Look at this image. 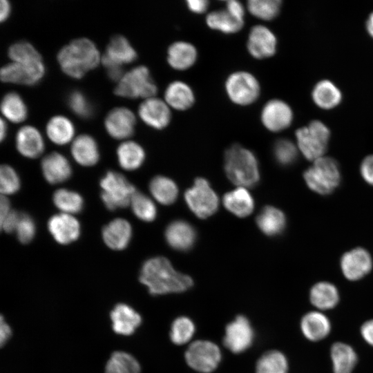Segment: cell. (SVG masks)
I'll list each match as a JSON object with an SVG mask.
<instances>
[{"instance_id": "db71d44e", "label": "cell", "mask_w": 373, "mask_h": 373, "mask_svg": "<svg viewBox=\"0 0 373 373\" xmlns=\"http://www.w3.org/2000/svg\"><path fill=\"white\" fill-rule=\"evenodd\" d=\"M360 334L364 341L373 347V318L365 321L361 325Z\"/></svg>"}, {"instance_id": "8992f818", "label": "cell", "mask_w": 373, "mask_h": 373, "mask_svg": "<svg viewBox=\"0 0 373 373\" xmlns=\"http://www.w3.org/2000/svg\"><path fill=\"white\" fill-rule=\"evenodd\" d=\"M157 88L145 66H136L123 75L114 88L118 96L137 98L154 97Z\"/></svg>"}, {"instance_id": "681fc988", "label": "cell", "mask_w": 373, "mask_h": 373, "mask_svg": "<svg viewBox=\"0 0 373 373\" xmlns=\"http://www.w3.org/2000/svg\"><path fill=\"white\" fill-rule=\"evenodd\" d=\"M15 231L21 243H29L35 234V224L32 218L28 214L21 213Z\"/></svg>"}, {"instance_id": "91938a15", "label": "cell", "mask_w": 373, "mask_h": 373, "mask_svg": "<svg viewBox=\"0 0 373 373\" xmlns=\"http://www.w3.org/2000/svg\"><path fill=\"white\" fill-rule=\"evenodd\" d=\"M365 28L369 35L373 38V12L370 13L366 21Z\"/></svg>"}, {"instance_id": "f5cc1de1", "label": "cell", "mask_w": 373, "mask_h": 373, "mask_svg": "<svg viewBox=\"0 0 373 373\" xmlns=\"http://www.w3.org/2000/svg\"><path fill=\"white\" fill-rule=\"evenodd\" d=\"M225 9L236 18L244 20L245 8L242 4L236 0H229L225 2Z\"/></svg>"}, {"instance_id": "9a60e30c", "label": "cell", "mask_w": 373, "mask_h": 373, "mask_svg": "<svg viewBox=\"0 0 373 373\" xmlns=\"http://www.w3.org/2000/svg\"><path fill=\"white\" fill-rule=\"evenodd\" d=\"M372 267L371 256L363 248H355L344 254L341 259L342 273L349 280L361 279L370 272Z\"/></svg>"}, {"instance_id": "7dc6e473", "label": "cell", "mask_w": 373, "mask_h": 373, "mask_svg": "<svg viewBox=\"0 0 373 373\" xmlns=\"http://www.w3.org/2000/svg\"><path fill=\"white\" fill-rule=\"evenodd\" d=\"M0 189L2 195L16 193L20 187V181L16 171L8 165H2L0 169Z\"/></svg>"}, {"instance_id": "4316f807", "label": "cell", "mask_w": 373, "mask_h": 373, "mask_svg": "<svg viewBox=\"0 0 373 373\" xmlns=\"http://www.w3.org/2000/svg\"><path fill=\"white\" fill-rule=\"evenodd\" d=\"M339 300L340 295L337 287L327 281L318 282L309 290V301L318 311L334 309Z\"/></svg>"}, {"instance_id": "3957f363", "label": "cell", "mask_w": 373, "mask_h": 373, "mask_svg": "<svg viewBox=\"0 0 373 373\" xmlns=\"http://www.w3.org/2000/svg\"><path fill=\"white\" fill-rule=\"evenodd\" d=\"M224 171L228 178L240 187H253L260 180L258 162L255 155L239 144H233L224 153Z\"/></svg>"}, {"instance_id": "44dd1931", "label": "cell", "mask_w": 373, "mask_h": 373, "mask_svg": "<svg viewBox=\"0 0 373 373\" xmlns=\"http://www.w3.org/2000/svg\"><path fill=\"white\" fill-rule=\"evenodd\" d=\"M165 238L171 247L178 251H188L196 240V231L189 222L178 220L171 222L165 231Z\"/></svg>"}, {"instance_id": "1f68e13d", "label": "cell", "mask_w": 373, "mask_h": 373, "mask_svg": "<svg viewBox=\"0 0 373 373\" xmlns=\"http://www.w3.org/2000/svg\"><path fill=\"white\" fill-rule=\"evenodd\" d=\"M222 202L228 211L241 218L251 214L254 207L252 196L244 187H239L227 193Z\"/></svg>"}, {"instance_id": "94428289", "label": "cell", "mask_w": 373, "mask_h": 373, "mask_svg": "<svg viewBox=\"0 0 373 373\" xmlns=\"http://www.w3.org/2000/svg\"><path fill=\"white\" fill-rule=\"evenodd\" d=\"M6 134V124L3 119H1L0 122V138L3 140Z\"/></svg>"}, {"instance_id": "ee69618b", "label": "cell", "mask_w": 373, "mask_h": 373, "mask_svg": "<svg viewBox=\"0 0 373 373\" xmlns=\"http://www.w3.org/2000/svg\"><path fill=\"white\" fill-rule=\"evenodd\" d=\"M273 153L278 164L289 166L297 160L298 149L291 140L282 138L274 143Z\"/></svg>"}, {"instance_id": "ffe728a7", "label": "cell", "mask_w": 373, "mask_h": 373, "mask_svg": "<svg viewBox=\"0 0 373 373\" xmlns=\"http://www.w3.org/2000/svg\"><path fill=\"white\" fill-rule=\"evenodd\" d=\"M300 328L305 338L312 342H318L328 336L331 332L332 324L323 312L316 309L302 316Z\"/></svg>"}, {"instance_id": "7c38bea8", "label": "cell", "mask_w": 373, "mask_h": 373, "mask_svg": "<svg viewBox=\"0 0 373 373\" xmlns=\"http://www.w3.org/2000/svg\"><path fill=\"white\" fill-rule=\"evenodd\" d=\"M254 339V329L244 316H238L226 327L224 345L235 354L247 350L252 345Z\"/></svg>"}, {"instance_id": "9c48e42d", "label": "cell", "mask_w": 373, "mask_h": 373, "mask_svg": "<svg viewBox=\"0 0 373 373\" xmlns=\"http://www.w3.org/2000/svg\"><path fill=\"white\" fill-rule=\"evenodd\" d=\"M225 90L232 102L247 106L258 98L260 86L257 79L250 73L236 71L227 77Z\"/></svg>"}, {"instance_id": "ba28073f", "label": "cell", "mask_w": 373, "mask_h": 373, "mask_svg": "<svg viewBox=\"0 0 373 373\" xmlns=\"http://www.w3.org/2000/svg\"><path fill=\"white\" fill-rule=\"evenodd\" d=\"M184 198L190 210L202 219L213 215L219 204L217 194L209 182L202 178H197L193 186L186 191Z\"/></svg>"}, {"instance_id": "4fadbf2b", "label": "cell", "mask_w": 373, "mask_h": 373, "mask_svg": "<svg viewBox=\"0 0 373 373\" xmlns=\"http://www.w3.org/2000/svg\"><path fill=\"white\" fill-rule=\"evenodd\" d=\"M294 114L289 105L283 100L274 99L263 106L260 119L263 126L272 132H279L292 123Z\"/></svg>"}, {"instance_id": "277c9868", "label": "cell", "mask_w": 373, "mask_h": 373, "mask_svg": "<svg viewBox=\"0 0 373 373\" xmlns=\"http://www.w3.org/2000/svg\"><path fill=\"white\" fill-rule=\"evenodd\" d=\"M303 176L308 187L321 195L331 193L341 182L337 162L325 156L314 160L313 164L304 172Z\"/></svg>"}, {"instance_id": "60d3db41", "label": "cell", "mask_w": 373, "mask_h": 373, "mask_svg": "<svg viewBox=\"0 0 373 373\" xmlns=\"http://www.w3.org/2000/svg\"><path fill=\"white\" fill-rule=\"evenodd\" d=\"M140 366L131 354L116 352L113 353L106 366V373H140Z\"/></svg>"}, {"instance_id": "ab89813d", "label": "cell", "mask_w": 373, "mask_h": 373, "mask_svg": "<svg viewBox=\"0 0 373 373\" xmlns=\"http://www.w3.org/2000/svg\"><path fill=\"white\" fill-rule=\"evenodd\" d=\"M52 200L55 205L67 214L79 213L84 204L83 198L78 193L65 189L57 190Z\"/></svg>"}, {"instance_id": "2e32d148", "label": "cell", "mask_w": 373, "mask_h": 373, "mask_svg": "<svg viewBox=\"0 0 373 373\" xmlns=\"http://www.w3.org/2000/svg\"><path fill=\"white\" fill-rule=\"evenodd\" d=\"M140 118L148 126L162 129L171 122V113L169 105L161 99L152 97L144 100L139 106Z\"/></svg>"}, {"instance_id": "484cf974", "label": "cell", "mask_w": 373, "mask_h": 373, "mask_svg": "<svg viewBox=\"0 0 373 373\" xmlns=\"http://www.w3.org/2000/svg\"><path fill=\"white\" fill-rule=\"evenodd\" d=\"M113 329L117 334L131 335L140 326V315L128 305L120 303L111 313Z\"/></svg>"}, {"instance_id": "83f0119b", "label": "cell", "mask_w": 373, "mask_h": 373, "mask_svg": "<svg viewBox=\"0 0 373 373\" xmlns=\"http://www.w3.org/2000/svg\"><path fill=\"white\" fill-rule=\"evenodd\" d=\"M198 57L195 46L186 41H178L170 45L167 50V61L170 66L178 70L191 68Z\"/></svg>"}, {"instance_id": "c3c4849f", "label": "cell", "mask_w": 373, "mask_h": 373, "mask_svg": "<svg viewBox=\"0 0 373 373\" xmlns=\"http://www.w3.org/2000/svg\"><path fill=\"white\" fill-rule=\"evenodd\" d=\"M68 105L78 116L86 118L92 114V107L85 95L79 90L73 91L68 97Z\"/></svg>"}, {"instance_id": "74e56055", "label": "cell", "mask_w": 373, "mask_h": 373, "mask_svg": "<svg viewBox=\"0 0 373 373\" xmlns=\"http://www.w3.org/2000/svg\"><path fill=\"white\" fill-rule=\"evenodd\" d=\"M1 111L10 121L19 123L27 116V108L20 95L15 92L6 93L1 102Z\"/></svg>"}, {"instance_id": "6f0895ef", "label": "cell", "mask_w": 373, "mask_h": 373, "mask_svg": "<svg viewBox=\"0 0 373 373\" xmlns=\"http://www.w3.org/2000/svg\"><path fill=\"white\" fill-rule=\"evenodd\" d=\"M0 208H1V212H0V220H3L4 217L8 214V213L12 210L10 209V204L8 198L4 196L1 195V202H0Z\"/></svg>"}, {"instance_id": "f6af8a7d", "label": "cell", "mask_w": 373, "mask_h": 373, "mask_svg": "<svg viewBox=\"0 0 373 373\" xmlns=\"http://www.w3.org/2000/svg\"><path fill=\"white\" fill-rule=\"evenodd\" d=\"M8 53L9 57L15 62L26 63L41 59L35 48L26 41H19L12 44Z\"/></svg>"}, {"instance_id": "8fae6325", "label": "cell", "mask_w": 373, "mask_h": 373, "mask_svg": "<svg viewBox=\"0 0 373 373\" xmlns=\"http://www.w3.org/2000/svg\"><path fill=\"white\" fill-rule=\"evenodd\" d=\"M44 73L41 59L26 63L12 61L1 68L0 77L5 82L33 85L42 78Z\"/></svg>"}, {"instance_id": "d6a6232c", "label": "cell", "mask_w": 373, "mask_h": 373, "mask_svg": "<svg viewBox=\"0 0 373 373\" xmlns=\"http://www.w3.org/2000/svg\"><path fill=\"white\" fill-rule=\"evenodd\" d=\"M256 224L265 234L274 236L280 234L285 229L286 218L278 209L267 206L257 216Z\"/></svg>"}, {"instance_id": "5bb4252c", "label": "cell", "mask_w": 373, "mask_h": 373, "mask_svg": "<svg viewBox=\"0 0 373 373\" xmlns=\"http://www.w3.org/2000/svg\"><path fill=\"white\" fill-rule=\"evenodd\" d=\"M247 47L253 57L258 59L268 58L276 53L277 39L269 28L256 25L249 32Z\"/></svg>"}, {"instance_id": "e575fe53", "label": "cell", "mask_w": 373, "mask_h": 373, "mask_svg": "<svg viewBox=\"0 0 373 373\" xmlns=\"http://www.w3.org/2000/svg\"><path fill=\"white\" fill-rule=\"evenodd\" d=\"M117 155L120 166L128 171L139 168L145 158L143 148L133 141L121 143L117 149Z\"/></svg>"}, {"instance_id": "f35d334b", "label": "cell", "mask_w": 373, "mask_h": 373, "mask_svg": "<svg viewBox=\"0 0 373 373\" xmlns=\"http://www.w3.org/2000/svg\"><path fill=\"white\" fill-rule=\"evenodd\" d=\"M288 370L287 357L278 350L265 353L256 364V373H288Z\"/></svg>"}, {"instance_id": "7402d4cb", "label": "cell", "mask_w": 373, "mask_h": 373, "mask_svg": "<svg viewBox=\"0 0 373 373\" xmlns=\"http://www.w3.org/2000/svg\"><path fill=\"white\" fill-rule=\"evenodd\" d=\"M105 244L114 250L125 249L131 238L132 228L128 220L117 218L104 227L102 232Z\"/></svg>"}, {"instance_id": "d590c367", "label": "cell", "mask_w": 373, "mask_h": 373, "mask_svg": "<svg viewBox=\"0 0 373 373\" xmlns=\"http://www.w3.org/2000/svg\"><path fill=\"white\" fill-rule=\"evenodd\" d=\"M75 129L71 121L63 115H55L46 124V133L49 139L59 145L69 142Z\"/></svg>"}, {"instance_id": "7bdbcfd3", "label": "cell", "mask_w": 373, "mask_h": 373, "mask_svg": "<svg viewBox=\"0 0 373 373\" xmlns=\"http://www.w3.org/2000/svg\"><path fill=\"white\" fill-rule=\"evenodd\" d=\"M133 212L141 220L151 222L155 220L157 210L153 202L146 195L136 192L131 204Z\"/></svg>"}, {"instance_id": "603a6c76", "label": "cell", "mask_w": 373, "mask_h": 373, "mask_svg": "<svg viewBox=\"0 0 373 373\" xmlns=\"http://www.w3.org/2000/svg\"><path fill=\"white\" fill-rule=\"evenodd\" d=\"M41 170L45 179L52 184L67 180L72 172L68 160L57 152L48 154L43 158Z\"/></svg>"}, {"instance_id": "7a4b0ae2", "label": "cell", "mask_w": 373, "mask_h": 373, "mask_svg": "<svg viewBox=\"0 0 373 373\" xmlns=\"http://www.w3.org/2000/svg\"><path fill=\"white\" fill-rule=\"evenodd\" d=\"M100 59L99 50L89 39L78 38L63 46L57 54L61 70L70 77L79 79L95 68Z\"/></svg>"}, {"instance_id": "6da1fadb", "label": "cell", "mask_w": 373, "mask_h": 373, "mask_svg": "<svg viewBox=\"0 0 373 373\" xmlns=\"http://www.w3.org/2000/svg\"><path fill=\"white\" fill-rule=\"evenodd\" d=\"M140 281L154 296L180 293L193 286L191 277L175 271L169 260L161 256L149 258L144 262Z\"/></svg>"}, {"instance_id": "cb8c5ba5", "label": "cell", "mask_w": 373, "mask_h": 373, "mask_svg": "<svg viewBox=\"0 0 373 373\" xmlns=\"http://www.w3.org/2000/svg\"><path fill=\"white\" fill-rule=\"evenodd\" d=\"M16 146L19 152L25 157L35 158L44 151V143L40 132L34 126L21 127L16 135Z\"/></svg>"}, {"instance_id": "11a10c76", "label": "cell", "mask_w": 373, "mask_h": 373, "mask_svg": "<svg viewBox=\"0 0 373 373\" xmlns=\"http://www.w3.org/2000/svg\"><path fill=\"white\" fill-rule=\"evenodd\" d=\"M186 3L190 11L196 14H202L208 9L209 1L207 0H187Z\"/></svg>"}, {"instance_id": "52a82bcc", "label": "cell", "mask_w": 373, "mask_h": 373, "mask_svg": "<svg viewBox=\"0 0 373 373\" xmlns=\"http://www.w3.org/2000/svg\"><path fill=\"white\" fill-rule=\"evenodd\" d=\"M100 186L101 198L109 210L127 207L137 192L124 175L113 171L107 172L101 179Z\"/></svg>"}, {"instance_id": "680465c9", "label": "cell", "mask_w": 373, "mask_h": 373, "mask_svg": "<svg viewBox=\"0 0 373 373\" xmlns=\"http://www.w3.org/2000/svg\"><path fill=\"white\" fill-rule=\"evenodd\" d=\"M10 12V5L9 2L7 0H1V13H0V19L1 21H3L6 19Z\"/></svg>"}, {"instance_id": "f907efd6", "label": "cell", "mask_w": 373, "mask_h": 373, "mask_svg": "<svg viewBox=\"0 0 373 373\" xmlns=\"http://www.w3.org/2000/svg\"><path fill=\"white\" fill-rule=\"evenodd\" d=\"M21 213L16 211L11 210L4 218L0 220L1 229L7 233H12L16 231L19 221Z\"/></svg>"}, {"instance_id": "816d5d0a", "label": "cell", "mask_w": 373, "mask_h": 373, "mask_svg": "<svg viewBox=\"0 0 373 373\" xmlns=\"http://www.w3.org/2000/svg\"><path fill=\"white\" fill-rule=\"evenodd\" d=\"M360 171L364 180L373 186V155L364 158L361 164Z\"/></svg>"}, {"instance_id": "9f6ffc18", "label": "cell", "mask_w": 373, "mask_h": 373, "mask_svg": "<svg viewBox=\"0 0 373 373\" xmlns=\"http://www.w3.org/2000/svg\"><path fill=\"white\" fill-rule=\"evenodd\" d=\"M11 335V329L7 323L3 320V316H1V329H0V343L3 346L10 338Z\"/></svg>"}, {"instance_id": "8d00e7d4", "label": "cell", "mask_w": 373, "mask_h": 373, "mask_svg": "<svg viewBox=\"0 0 373 373\" xmlns=\"http://www.w3.org/2000/svg\"><path fill=\"white\" fill-rule=\"evenodd\" d=\"M149 190L153 198L164 205L173 204L178 194L176 184L171 179L161 175L151 180Z\"/></svg>"}, {"instance_id": "30bf717a", "label": "cell", "mask_w": 373, "mask_h": 373, "mask_svg": "<svg viewBox=\"0 0 373 373\" xmlns=\"http://www.w3.org/2000/svg\"><path fill=\"white\" fill-rule=\"evenodd\" d=\"M187 364L196 371L209 373L221 360L219 347L212 342L198 341L192 343L185 353Z\"/></svg>"}, {"instance_id": "e0dca14e", "label": "cell", "mask_w": 373, "mask_h": 373, "mask_svg": "<svg viewBox=\"0 0 373 373\" xmlns=\"http://www.w3.org/2000/svg\"><path fill=\"white\" fill-rule=\"evenodd\" d=\"M135 117L126 107H115L111 109L104 120L105 128L108 134L115 139H125L134 133Z\"/></svg>"}, {"instance_id": "836d02e7", "label": "cell", "mask_w": 373, "mask_h": 373, "mask_svg": "<svg viewBox=\"0 0 373 373\" xmlns=\"http://www.w3.org/2000/svg\"><path fill=\"white\" fill-rule=\"evenodd\" d=\"M206 23L210 28L225 34L238 32L244 26V20L236 18L225 8L209 12Z\"/></svg>"}, {"instance_id": "d6986e66", "label": "cell", "mask_w": 373, "mask_h": 373, "mask_svg": "<svg viewBox=\"0 0 373 373\" xmlns=\"http://www.w3.org/2000/svg\"><path fill=\"white\" fill-rule=\"evenodd\" d=\"M48 228L55 241L61 245L71 243L80 234L79 221L70 214L64 213L52 216L48 220Z\"/></svg>"}, {"instance_id": "5b68a950", "label": "cell", "mask_w": 373, "mask_h": 373, "mask_svg": "<svg viewBox=\"0 0 373 373\" xmlns=\"http://www.w3.org/2000/svg\"><path fill=\"white\" fill-rule=\"evenodd\" d=\"M298 150L308 160L314 161L326 152L330 131L323 122L313 120L295 133Z\"/></svg>"}, {"instance_id": "f546056e", "label": "cell", "mask_w": 373, "mask_h": 373, "mask_svg": "<svg viewBox=\"0 0 373 373\" xmlns=\"http://www.w3.org/2000/svg\"><path fill=\"white\" fill-rule=\"evenodd\" d=\"M314 103L320 108L330 110L342 101V93L332 81L323 79L317 82L312 91Z\"/></svg>"}, {"instance_id": "bcb514c9", "label": "cell", "mask_w": 373, "mask_h": 373, "mask_svg": "<svg viewBox=\"0 0 373 373\" xmlns=\"http://www.w3.org/2000/svg\"><path fill=\"white\" fill-rule=\"evenodd\" d=\"M194 332L195 325L191 319L185 316L179 317L172 323L171 340L176 345L184 344L191 338Z\"/></svg>"}, {"instance_id": "ac0fdd59", "label": "cell", "mask_w": 373, "mask_h": 373, "mask_svg": "<svg viewBox=\"0 0 373 373\" xmlns=\"http://www.w3.org/2000/svg\"><path fill=\"white\" fill-rule=\"evenodd\" d=\"M137 58V52L128 39L121 35L111 37L102 57V62L105 68L122 66L124 64L133 61Z\"/></svg>"}, {"instance_id": "f1b7e54d", "label": "cell", "mask_w": 373, "mask_h": 373, "mask_svg": "<svg viewBox=\"0 0 373 373\" xmlns=\"http://www.w3.org/2000/svg\"><path fill=\"white\" fill-rule=\"evenodd\" d=\"M164 101L169 107L178 111H185L194 104L195 95L187 84L182 81H175L166 87Z\"/></svg>"}, {"instance_id": "4dcf8cb0", "label": "cell", "mask_w": 373, "mask_h": 373, "mask_svg": "<svg viewBox=\"0 0 373 373\" xmlns=\"http://www.w3.org/2000/svg\"><path fill=\"white\" fill-rule=\"evenodd\" d=\"M71 153L75 161L84 166L95 164L99 160V151L95 140L90 135L77 136L71 145Z\"/></svg>"}, {"instance_id": "d4e9b609", "label": "cell", "mask_w": 373, "mask_h": 373, "mask_svg": "<svg viewBox=\"0 0 373 373\" xmlns=\"http://www.w3.org/2000/svg\"><path fill=\"white\" fill-rule=\"evenodd\" d=\"M329 355L333 373H352L358 360L355 350L344 342H334Z\"/></svg>"}, {"instance_id": "b9f144b4", "label": "cell", "mask_w": 373, "mask_h": 373, "mask_svg": "<svg viewBox=\"0 0 373 373\" xmlns=\"http://www.w3.org/2000/svg\"><path fill=\"white\" fill-rule=\"evenodd\" d=\"M282 1L280 0H249L247 9L256 18L270 21L279 14Z\"/></svg>"}]
</instances>
